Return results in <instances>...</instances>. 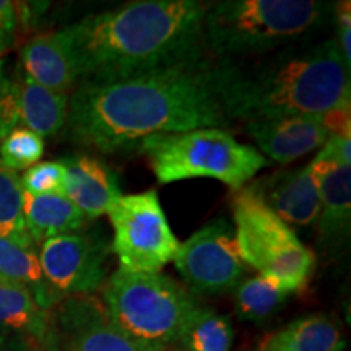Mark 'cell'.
<instances>
[{"label":"cell","instance_id":"cell-1","mask_svg":"<svg viewBox=\"0 0 351 351\" xmlns=\"http://www.w3.org/2000/svg\"><path fill=\"white\" fill-rule=\"evenodd\" d=\"M230 122L215 86V60L204 52L125 80L78 85L69 96L64 129L73 143L111 155L155 134Z\"/></svg>","mask_w":351,"mask_h":351},{"label":"cell","instance_id":"cell-2","mask_svg":"<svg viewBox=\"0 0 351 351\" xmlns=\"http://www.w3.org/2000/svg\"><path fill=\"white\" fill-rule=\"evenodd\" d=\"M207 7L200 0H135L59 29L78 85L125 80L207 52Z\"/></svg>","mask_w":351,"mask_h":351},{"label":"cell","instance_id":"cell-3","mask_svg":"<svg viewBox=\"0 0 351 351\" xmlns=\"http://www.w3.org/2000/svg\"><path fill=\"white\" fill-rule=\"evenodd\" d=\"M350 70L335 38H311L249 59L215 60V86L231 121L322 116L351 108Z\"/></svg>","mask_w":351,"mask_h":351},{"label":"cell","instance_id":"cell-4","mask_svg":"<svg viewBox=\"0 0 351 351\" xmlns=\"http://www.w3.org/2000/svg\"><path fill=\"white\" fill-rule=\"evenodd\" d=\"M333 5L317 0H223L208 3L204 46L217 62L257 57L317 38Z\"/></svg>","mask_w":351,"mask_h":351},{"label":"cell","instance_id":"cell-5","mask_svg":"<svg viewBox=\"0 0 351 351\" xmlns=\"http://www.w3.org/2000/svg\"><path fill=\"white\" fill-rule=\"evenodd\" d=\"M101 291L114 324L137 351H166L178 345L199 307L182 285L163 274L116 270Z\"/></svg>","mask_w":351,"mask_h":351},{"label":"cell","instance_id":"cell-6","mask_svg":"<svg viewBox=\"0 0 351 351\" xmlns=\"http://www.w3.org/2000/svg\"><path fill=\"white\" fill-rule=\"evenodd\" d=\"M138 147L160 184L212 178L236 192L270 165L257 148L215 127L155 134L143 138Z\"/></svg>","mask_w":351,"mask_h":351},{"label":"cell","instance_id":"cell-7","mask_svg":"<svg viewBox=\"0 0 351 351\" xmlns=\"http://www.w3.org/2000/svg\"><path fill=\"white\" fill-rule=\"evenodd\" d=\"M231 205L236 243L245 265L291 295L302 291L315 270V254L244 187L232 194Z\"/></svg>","mask_w":351,"mask_h":351},{"label":"cell","instance_id":"cell-8","mask_svg":"<svg viewBox=\"0 0 351 351\" xmlns=\"http://www.w3.org/2000/svg\"><path fill=\"white\" fill-rule=\"evenodd\" d=\"M114 238L111 251L119 270L132 274H160L179 249L156 191L122 195L109 208Z\"/></svg>","mask_w":351,"mask_h":351},{"label":"cell","instance_id":"cell-9","mask_svg":"<svg viewBox=\"0 0 351 351\" xmlns=\"http://www.w3.org/2000/svg\"><path fill=\"white\" fill-rule=\"evenodd\" d=\"M174 265L192 291L199 295H223L238 288L247 265L241 257L234 228L218 218L179 244Z\"/></svg>","mask_w":351,"mask_h":351},{"label":"cell","instance_id":"cell-10","mask_svg":"<svg viewBox=\"0 0 351 351\" xmlns=\"http://www.w3.org/2000/svg\"><path fill=\"white\" fill-rule=\"evenodd\" d=\"M111 244L98 230L44 241L38 258L44 280L60 298L95 295L108 280Z\"/></svg>","mask_w":351,"mask_h":351},{"label":"cell","instance_id":"cell-11","mask_svg":"<svg viewBox=\"0 0 351 351\" xmlns=\"http://www.w3.org/2000/svg\"><path fill=\"white\" fill-rule=\"evenodd\" d=\"M43 351H137L96 295L65 296L47 311Z\"/></svg>","mask_w":351,"mask_h":351},{"label":"cell","instance_id":"cell-12","mask_svg":"<svg viewBox=\"0 0 351 351\" xmlns=\"http://www.w3.org/2000/svg\"><path fill=\"white\" fill-rule=\"evenodd\" d=\"M319 191L317 241L327 252H339L350 243L351 232V166L317 156L311 161Z\"/></svg>","mask_w":351,"mask_h":351},{"label":"cell","instance_id":"cell-13","mask_svg":"<svg viewBox=\"0 0 351 351\" xmlns=\"http://www.w3.org/2000/svg\"><path fill=\"white\" fill-rule=\"evenodd\" d=\"M291 226L314 225L319 215V191L311 165L295 169L275 171L252 179L244 187Z\"/></svg>","mask_w":351,"mask_h":351},{"label":"cell","instance_id":"cell-14","mask_svg":"<svg viewBox=\"0 0 351 351\" xmlns=\"http://www.w3.org/2000/svg\"><path fill=\"white\" fill-rule=\"evenodd\" d=\"M263 156L288 165L319 150L330 137L322 116H289L245 124Z\"/></svg>","mask_w":351,"mask_h":351},{"label":"cell","instance_id":"cell-15","mask_svg":"<svg viewBox=\"0 0 351 351\" xmlns=\"http://www.w3.org/2000/svg\"><path fill=\"white\" fill-rule=\"evenodd\" d=\"M60 161L67 173L64 195L86 219L108 215L109 208L122 197L117 174L98 158L88 155L69 156Z\"/></svg>","mask_w":351,"mask_h":351},{"label":"cell","instance_id":"cell-16","mask_svg":"<svg viewBox=\"0 0 351 351\" xmlns=\"http://www.w3.org/2000/svg\"><path fill=\"white\" fill-rule=\"evenodd\" d=\"M20 60L21 70L41 86L69 95L78 85L75 65L59 32L38 34L26 41Z\"/></svg>","mask_w":351,"mask_h":351},{"label":"cell","instance_id":"cell-17","mask_svg":"<svg viewBox=\"0 0 351 351\" xmlns=\"http://www.w3.org/2000/svg\"><path fill=\"white\" fill-rule=\"evenodd\" d=\"M346 341L337 320L309 314L287 324L261 340L257 351H343Z\"/></svg>","mask_w":351,"mask_h":351},{"label":"cell","instance_id":"cell-18","mask_svg":"<svg viewBox=\"0 0 351 351\" xmlns=\"http://www.w3.org/2000/svg\"><path fill=\"white\" fill-rule=\"evenodd\" d=\"M20 95V122L41 138H49L65 127L69 95L49 90L32 80L21 69L15 70Z\"/></svg>","mask_w":351,"mask_h":351},{"label":"cell","instance_id":"cell-19","mask_svg":"<svg viewBox=\"0 0 351 351\" xmlns=\"http://www.w3.org/2000/svg\"><path fill=\"white\" fill-rule=\"evenodd\" d=\"M23 218L34 245L56 236L82 230L85 215L64 194L32 195L23 192Z\"/></svg>","mask_w":351,"mask_h":351},{"label":"cell","instance_id":"cell-20","mask_svg":"<svg viewBox=\"0 0 351 351\" xmlns=\"http://www.w3.org/2000/svg\"><path fill=\"white\" fill-rule=\"evenodd\" d=\"M47 311L23 285L0 278V335H28L41 341Z\"/></svg>","mask_w":351,"mask_h":351},{"label":"cell","instance_id":"cell-21","mask_svg":"<svg viewBox=\"0 0 351 351\" xmlns=\"http://www.w3.org/2000/svg\"><path fill=\"white\" fill-rule=\"evenodd\" d=\"M0 278L23 285L44 311H49L60 298L44 280L36 251L25 249L0 238Z\"/></svg>","mask_w":351,"mask_h":351},{"label":"cell","instance_id":"cell-22","mask_svg":"<svg viewBox=\"0 0 351 351\" xmlns=\"http://www.w3.org/2000/svg\"><path fill=\"white\" fill-rule=\"evenodd\" d=\"M291 293L274 280L256 275L236 288V314L247 322H262L271 317L287 302Z\"/></svg>","mask_w":351,"mask_h":351},{"label":"cell","instance_id":"cell-23","mask_svg":"<svg viewBox=\"0 0 351 351\" xmlns=\"http://www.w3.org/2000/svg\"><path fill=\"white\" fill-rule=\"evenodd\" d=\"M232 326L228 315L197 307L189 319L178 345L186 351H230Z\"/></svg>","mask_w":351,"mask_h":351},{"label":"cell","instance_id":"cell-24","mask_svg":"<svg viewBox=\"0 0 351 351\" xmlns=\"http://www.w3.org/2000/svg\"><path fill=\"white\" fill-rule=\"evenodd\" d=\"M0 238L34 251L23 218V189L16 173L0 165Z\"/></svg>","mask_w":351,"mask_h":351},{"label":"cell","instance_id":"cell-25","mask_svg":"<svg viewBox=\"0 0 351 351\" xmlns=\"http://www.w3.org/2000/svg\"><path fill=\"white\" fill-rule=\"evenodd\" d=\"M44 138L26 127H16L0 142V165L15 171L32 168L41 160Z\"/></svg>","mask_w":351,"mask_h":351},{"label":"cell","instance_id":"cell-26","mask_svg":"<svg viewBox=\"0 0 351 351\" xmlns=\"http://www.w3.org/2000/svg\"><path fill=\"white\" fill-rule=\"evenodd\" d=\"M65 178L67 173L62 161H44L26 169L20 184L25 194H64Z\"/></svg>","mask_w":351,"mask_h":351},{"label":"cell","instance_id":"cell-27","mask_svg":"<svg viewBox=\"0 0 351 351\" xmlns=\"http://www.w3.org/2000/svg\"><path fill=\"white\" fill-rule=\"evenodd\" d=\"M20 124V95L15 72L0 59V142Z\"/></svg>","mask_w":351,"mask_h":351},{"label":"cell","instance_id":"cell-28","mask_svg":"<svg viewBox=\"0 0 351 351\" xmlns=\"http://www.w3.org/2000/svg\"><path fill=\"white\" fill-rule=\"evenodd\" d=\"M333 19L337 20V33L339 38L340 54L343 57L346 67L351 69V3L350 0H343L333 5Z\"/></svg>","mask_w":351,"mask_h":351},{"label":"cell","instance_id":"cell-29","mask_svg":"<svg viewBox=\"0 0 351 351\" xmlns=\"http://www.w3.org/2000/svg\"><path fill=\"white\" fill-rule=\"evenodd\" d=\"M16 3L10 0H0V57L12 49L16 41Z\"/></svg>","mask_w":351,"mask_h":351},{"label":"cell","instance_id":"cell-30","mask_svg":"<svg viewBox=\"0 0 351 351\" xmlns=\"http://www.w3.org/2000/svg\"><path fill=\"white\" fill-rule=\"evenodd\" d=\"M351 138L350 135H330L319 155L340 165L351 166Z\"/></svg>","mask_w":351,"mask_h":351},{"label":"cell","instance_id":"cell-31","mask_svg":"<svg viewBox=\"0 0 351 351\" xmlns=\"http://www.w3.org/2000/svg\"><path fill=\"white\" fill-rule=\"evenodd\" d=\"M0 351H43V348L33 337L0 335Z\"/></svg>","mask_w":351,"mask_h":351},{"label":"cell","instance_id":"cell-32","mask_svg":"<svg viewBox=\"0 0 351 351\" xmlns=\"http://www.w3.org/2000/svg\"><path fill=\"white\" fill-rule=\"evenodd\" d=\"M166 351H186L182 348V346H179V345H174V346H171V348H168Z\"/></svg>","mask_w":351,"mask_h":351}]
</instances>
